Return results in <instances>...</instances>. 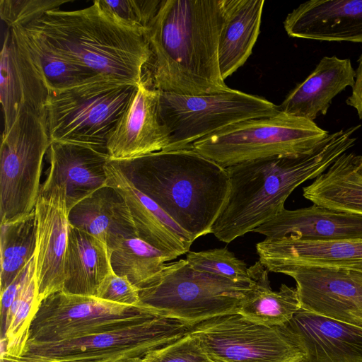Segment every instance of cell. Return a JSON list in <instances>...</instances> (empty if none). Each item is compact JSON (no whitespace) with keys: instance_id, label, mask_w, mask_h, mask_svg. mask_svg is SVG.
Instances as JSON below:
<instances>
[{"instance_id":"cell-4","label":"cell","mask_w":362,"mask_h":362,"mask_svg":"<svg viewBox=\"0 0 362 362\" xmlns=\"http://www.w3.org/2000/svg\"><path fill=\"white\" fill-rule=\"evenodd\" d=\"M17 28L74 64L97 75L136 85L151 52L146 33L122 26L107 16L95 1L75 11H48Z\"/></svg>"},{"instance_id":"cell-31","label":"cell","mask_w":362,"mask_h":362,"mask_svg":"<svg viewBox=\"0 0 362 362\" xmlns=\"http://www.w3.org/2000/svg\"><path fill=\"white\" fill-rule=\"evenodd\" d=\"M175 259L144 241L138 236L121 240L110 251L113 272L139 288L158 274L166 262Z\"/></svg>"},{"instance_id":"cell-26","label":"cell","mask_w":362,"mask_h":362,"mask_svg":"<svg viewBox=\"0 0 362 362\" xmlns=\"http://www.w3.org/2000/svg\"><path fill=\"white\" fill-rule=\"evenodd\" d=\"M264 0H224L218 63L225 80L243 66L257 40Z\"/></svg>"},{"instance_id":"cell-3","label":"cell","mask_w":362,"mask_h":362,"mask_svg":"<svg viewBox=\"0 0 362 362\" xmlns=\"http://www.w3.org/2000/svg\"><path fill=\"white\" fill-rule=\"evenodd\" d=\"M112 160L193 241L211 233L229 193L226 168L192 148Z\"/></svg>"},{"instance_id":"cell-40","label":"cell","mask_w":362,"mask_h":362,"mask_svg":"<svg viewBox=\"0 0 362 362\" xmlns=\"http://www.w3.org/2000/svg\"><path fill=\"white\" fill-rule=\"evenodd\" d=\"M112 362H146L143 357H129Z\"/></svg>"},{"instance_id":"cell-18","label":"cell","mask_w":362,"mask_h":362,"mask_svg":"<svg viewBox=\"0 0 362 362\" xmlns=\"http://www.w3.org/2000/svg\"><path fill=\"white\" fill-rule=\"evenodd\" d=\"M105 170L107 185L115 189L123 197L139 238L175 258L189 251L194 242L190 235L139 191L113 160L108 159Z\"/></svg>"},{"instance_id":"cell-2","label":"cell","mask_w":362,"mask_h":362,"mask_svg":"<svg viewBox=\"0 0 362 362\" xmlns=\"http://www.w3.org/2000/svg\"><path fill=\"white\" fill-rule=\"evenodd\" d=\"M360 127L329 134L305 153L270 156L226 168L229 193L211 233L229 243L276 216L297 187L322 175L354 146L353 134Z\"/></svg>"},{"instance_id":"cell-16","label":"cell","mask_w":362,"mask_h":362,"mask_svg":"<svg viewBox=\"0 0 362 362\" xmlns=\"http://www.w3.org/2000/svg\"><path fill=\"white\" fill-rule=\"evenodd\" d=\"M0 101L6 134L21 110H45L49 90L26 47L12 28H8L0 61Z\"/></svg>"},{"instance_id":"cell-13","label":"cell","mask_w":362,"mask_h":362,"mask_svg":"<svg viewBox=\"0 0 362 362\" xmlns=\"http://www.w3.org/2000/svg\"><path fill=\"white\" fill-rule=\"evenodd\" d=\"M273 272L295 280L302 310L362 327V272L313 266H285Z\"/></svg>"},{"instance_id":"cell-33","label":"cell","mask_w":362,"mask_h":362,"mask_svg":"<svg viewBox=\"0 0 362 362\" xmlns=\"http://www.w3.org/2000/svg\"><path fill=\"white\" fill-rule=\"evenodd\" d=\"M100 11L115 23L146 33L161 0H95Z\"/></svg>"},{"instance_id":"cell-38","label":"cell","mask_w":362,"mask_h":362,"mask_svg":"<svg viewBox=\"0 0 362 362\" xmlns=\"http://www.w3.org/2000/svg\"><path fill=\"white\" fill-rule=\"evenodd\" d=\"M346 104L354 107L360 119H362V55L358 59L356 70L355 83L351 95L346 99Z\"/></svg>"},{"instance_id":"cell-1","label":"cell","mask_w":362,"mask_h":362,"mask_svg":"<svg viewBox=\"0 0 362 362\" xmlns=\"http://www.w3.org/2000/svg\"><path fill=\"white\" fill-rule=\"evenodd\" d=\"M223 18L224 0H161L146 31L151 86L194 95L228 90L218 63Z\"/></svg>"},{"instance_id":"cell-15","label":"cell","mask_w":362,"mask_h":362,"mask_svg":"<svg viewBox=\"0 0 362 362\" xmlns=\"http://www.w3.org/2000/svg\"><path fill=\"white\" fill-rule=\"evenodd\" d=\"M158 103V91L143 79L108 137L110 159L134 158L168 147L170 134L160 120Z\"/></svg>"},{"instance_id":"cell-21","label":"cell","mask_w":362,"mask_h":362,"mask_svg":"<svg viewBox=\"0 0 362 362\" xmlns=\"http://www.w3.org/2000/svg\"><path fill=\"white\" fill-rule=\"evenodd\" d=\"M253 232L273 238L292 235L310 241L362 240V214L316 204L284 209Z\"/></svg>"},{"instance_id":"cell-32","label":"cell","mask_w":362,"mask_h":362,"mask_svg":"<svg viewBox=\"0 0 362 362\" xmlns=\"http://www.w3.org/2000/svg\"><path fill=\"white\" fill-rule=\"evenodd\" d=\"M11 28L26 47L48 90L69 88L99 76L74 64L18 28Z\"/></svg>"},{"instance_id":"cell-34","label":"cell","mask_w":362,"mask_h":362,"mask_svg":"<svg viewBox=\"0 0 362 362\" xmlns=\"http://www.w3.org/2000/svg\"><path fill=\"white\" fill-rule=\"evenodd\" d=\"M186 260L195 270L229 279L234 281H247L248 268L226 247L199 252L189 251Z\"/></svg>"},{"instance_id":"cell-14","label":"cell","mask_w":362,"mask_h":362,"mask_svg":"<svg viewBox=\"0 0 362 362\" xmlns=\"http://www.w3.org/2000/svg\"><path fill=\"white\" fill-rule=\"evenodd\" d=\"M37 221L35 275L38 300L62 291L69 228L65 191L60 187L40 193L35 206Z\"/></svg>"},{"instance_id":"cell-24","label":"cell","mask_w":362,"mask_h":362,"mask_svg":"<svg viewBox=\"0 0 362 362\" xmlns=\"http://www.w3.org/2000/svg\"><path fill=\"white\" fill-rule=\"evenodd\" d=\"M69 224L103 242L111 251L121 240L137 236L122 195L106 185L78 202L69 212Z\"/></svg>"},{"instance_id":"cell-23","label":"cell","mask_w":362,"mask_h":362,"mask_svg":"<svg viewBox=\"0 0 362 362\" xmlns=\"http://www.w3.org/2000/svg\"><path fill=\"white\" fill-rule=\"evenodd\" d=\"M356 70L349 59L325 56L315 69L298 84L279 105L286 114L314 121L326 115L332 100L354 86Z\"/></svg>"},{"instance_id":"cell-28","label":"cell","mask_w":362,"mask_h":362,"mask_svg":"<svg viewBox=\"0 0 362 362\" xmlns=\"http://www.w3.org/2000/svg\"><path fill=\"white\" fill-rule=\"evenodd\" d=\"M355 154L344 153L322 175L303 187L313 204L362 214V177L354 170Z\"/></svg>"},{"instance_id":"cell-41","label":"cell","mask_w":362,"mask_h":362,"mask_svg":"<svg viewBox=\"0 0 362 362\" xmlns=\"http://www.w3.org/2000/svg\"><path fill=\"white\" fill-rule=\"evenodd\" d=\"M211 361H212V362H224V361L216 360V359H211Z\"/></svg>"},{"instance_id":"cell-29","label":"cell","mask_w":362,"mask_h":362,"mask_svg":"<svg viewBox=\"0 0 362 362\" xmlns=\"http://www.w3.org/2000/svg\"><path fill=\"white\" fill-rule=\"evenodd\" d=\"M21 280L15 298L1 321V356H21L29 339L31 323L40 302L37 296L35 255L20 273Z\"/></svg>"},{"instance_id":"cell-25","label":"cell","mask_w":362,"mask_h":362,"mask_svg":"<svg viewBox=\"0 0 362 362\" xmlns=\"http://www.w3.org/2000/svg\"><path fill=\"white\" fill-rule=\"evenodd\" d=\"M112 272L108 247L92 235L70 225L62 291L95 296L100 284Z\"/></svg>"},{"instance_id":"cell-19","label":"cell","mask_w":362,"mask_h":362,"mask_svg":"<svg viewBox=\"0 0 362 362\" xmlns=\"http://www.w3.org/2000/svg\"><path fill=\"white\" fill-rule=\"evenodd\" d=\"M259 261L269 270L313 266L362 272V240L310 241L292 235L266 238L256 245Z\"/></svg>"},{"instance_id":"cell-10","label":"cell","mask_w":362,"mask_h":362,"mask_svg":"<svg viewBox=\"0 0 362 362\" xmlns=\"http://www.w3.org/2000/svg\"><path fill=\"white\" fill-rule=\"evenodd\" d=\"M47 111L26 107L10 130L2 134L0 149L1 223L35 209L42 161L50 146Z\"/></svg>"},{"instance_id":"cell-8","label":"cell","mask_w":362,"mask_h":362,"mask_svg":"<svg viewBox=\"0 0 362 362\" xmlns=\"http://www.w3.org/2000/svg\"><path fill=\"white\" fill-rule=\"evenodd\" d=\"M328 134L314 121L280 111L227 126L194 142L191 148L226 168L270 156L305 153Z\"/></svg>"},{"instance_id":"cell-11","label":"cell","mask_w":362,"mask_h":362,"mask_svg":"<svg viewBox=\"0 0 362 362\" xmlns=\"http://www.w3.org/2000/svg\"><path fill=\"white\" fill-rule=\"evenodd\" d=\"M211 359L224 362H308L300 337L288 326H265L239 313L214 317L189 332Z\"/></svg>"},{"instance_id":"cell-20","label":"cell","mask_w":362,"mask_h":362,"mask_svg":"<svg viewBox=\"0 0 362 362\" xmlns=\"http://www.w3.org/2000/svg\"><path fill=\"white\" fill-rule=\"evenodd\" d=\"M292 37L362 42V0H310L284 21Z\"/></svg>"},{"instance_id":"cell-12","label":"cell","mask_w":362,"mask_h":362,"mask_svg":"<svg viewBox=\"0 0 362 362\" xmlns=\"http://www.w3.org/2000/svg\"><path fill=\"white\" fill-rule=\"evenodd\" d=\"M155 313L143 305H125L95 296L59 291L41 302L31 323L28 342L70 341L127 325Z\"/></svg>"},{"instance_id":"cell-6","label":"cell","mask_w":362,"mask_h":362,"mask_svg":"<svg viewBox=\"0 0 362 362\" xmlns=\"http://www.w3.org/2000/svg\"><path fill=\"white\" fill-rule=\"evenodd\" d=\"M253 284L194 269L181 259L166 263L139 288V305L192 325L238 313Z\"/></svg>"},{"instance_id":"cell-5","label":"cell","mask_w":362,"mask_h":362,"mask_svg":"<svg viewBox=\"0 0 362 362\" xmlns=\"http://www.w3.org/2000/svg\"><path fill=\"white\" fill-rule=\"evenodd\" d=\"M137 86L98 76L69 88L49 90L46 111L51 142L79 144L108 155V137Z\"/></svg>"},{"instance_id":"cell-9","label":"cell","mask_w":362,"mask_h":362,"mask_svg":"<svg viewBox=\"0 0 362 362\" xmlns=\"http://www.w3.org/2000/svg\"><path fill=\"white\" fill-rule=\"evenodd\" d=\"M158 110L170 134L163 151L191 148L194 142L227 126L281 111L265 98L231 88L197 95L158 91Z\"/></svg>"},{"instance_id":"cell-35","label":"cell","mask_w":362,"mask_h":362,"mask_svg":"<svg viewBox=\"0 0 362 362\" xmlns=\"http://www.w3.org/2000/svg\"><path fill=\"white\" fill-rule=\"evenodd\" d=\"M69 0H1L0 16L8 28L25 25L44 15L59 8Z\"/></svg>"},{"instance_id":"cell-30","label":"cell","mask_w":362,"mask_h":362,"mask_svg":"<svg viewBox=\"0 0 362 362\" xmlns=\"http://www.w3.org/2000/svg\"><path fill=\"white\" fill-rule=\"evenodd\" d=\"M36 244L35 209L17 219L1 223V291L13 281L35 256Z\"/></svg>"},{"instance_id":"cell-36","label":"cell","mask_w":362,"mask_h":362,"mask_svg":"<svg viewBox=\"0 0 362 362\" xmlns=\"http://www.w3.org/2000/svg\"><path fill=\"white\" fill-rule=\"evenodd\" d=\"M146 362H212L197 339L188 333L144 356Z\"/></svg>"},{"instance_id":"cell-7","label":"cell","mask_w":362,"mask_h":362,"mask_svg":"<svg viewBox=\"0 0 362 362\" xmlns=\"http://www.w3.org/2000/svg\"><path fill=\"white\" fill-rule=\"evenodd\" d=\"M192 325L153 313L139 320L84 337L59 342H30L18 357L1 362H112L144 357L187 334Z\"/></svg>"},{"instance_id":"cell-37","label":"cell","mask_w":362,"mask_h":362,"mask_svg":"<svg viewBox=\"0 0 362 362\" xmlns=\"http://www.w3.org/2000/svg\"><path fill=\"white\" fill-rule=\"evenodd\" d=\"M95 297L125 305H139V290L126 276L110 273L100 284Z\"/></svg>"},{"instance_id":"cell-17","label":"cell","mask_w":362,"mask_h":362,"mask_svg":"<svg viewBox=\"0 0 362 362\" xmlns=\"http://www.w3.org/2000/svg\"><path fill=\"white\" fill-rule=\"evenodd\" d=\"M49 168L40 193L60 187L65 191L67 209L97 189L107 185L106 153L92 148L66 142L53 141L47 152Z\"/></svg>"},{"instance_id":"cell-39","label":"cell","mask_w":362,"mask_h":362,"mask_svg":"<svg viewBox=\"0 0 362 362\" xmlns=\"http://www.w3.org/2000/svg\"><path fill=\"white\" fill-rule=\"evenodd\" d=\"M356 173L362 177V156H356L354 163Z\"/></svg>"},{"instance_id":"cell-22","label":"cell","mask_w":362,"mask_h":362,"mask_svg":"<svg viewBox=\"0 0 362 362\" xmlns=\"http://www.w3.org/2000/svg\"><path fill=\"white\" fill-rule=\"evenodd\" d=\"M288 326L300 337L308 362H362V327L300 310Z\"/></svg>"},{"instance_id":"cell-27","label":"cell","mask_w":362,"mask_h":362,"mask_svg":"<svg viewBox=\"0 0 362 362\" xmlns=\"http://www.w3.org/2000/svg\"><path fill=\"white\" fill-rule=\"evenodd\" d=\"M248 276L253 284L238 313L245 318L265 326H281L301 310L296 288L281 284L279 291H272L269 270L259 261L248 268Z\"/></svg>"}]
</instances>
